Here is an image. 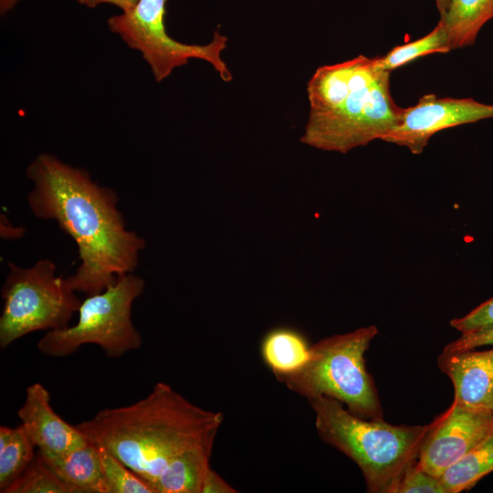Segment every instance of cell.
I'll list each match as a JSON object with an SVG mask.
<instances>
[{"mask_svg": "<svg viewBox=\"0 0 493 493\" xmlns=\"http://www.w3.org/2000/svg\"><path fill=\"white\" fill-rule=\"evenodd\" d=\"M214 444L188 449L168 463L152 484L155 493H201Z\"/></svg>", "mask_w": 493, "mask_h": 493, "instance_id": "obj_14", "label": "cell"}, {"mask_svg": "<svg viewBox=\"0 0 493 493\" xmlns=\"http://www.w3.org/2000/svg\"><path fill=\"white\" fill-rule=\"evenodd\" d=\"M36 445L22 425L0 426V492L11 486L33 461Z\"/></svg>", "mask_w": 493, "mask_h": 493, "instance_id": "obj_18", "label": "cell"}, {"mask_svg": "<svg viewBox=\"0 0 493 493\" xmlns=\"http://www.w3.org/2000/svg\"><path fill=\"white\" fill-rule=\"evenodd\" d=\"M98 446L103 476L110 493H155L147 481L106 448Z\"/></svg>", "mask_w": 493, "mask_h": 493, "instance_id": "obj_21", "label": "cell"}, {"mask_svg": "<svg viewBox=\"0 0 493 493\" xmlns=\"http://www.w3.org/2000/svg\"><path fill=\"white\" fill-rule=\"evenodd\" d=\"M437 10L439 12L440 19L443 18L446 15L448 0H435Z\"/></svg>", "mask_w": 493, "mask_h": 493, "instance_id": "obj_28", "label": "cell"}, {"mask_svg": "<svg viewBox=\"0 0 493 493\" xmlns=\"http://www.w3.org/2000/svg\"><path fill=\"white\" fill-rule=\"evenodd\" d=\"M17 416L40 450L65 452L87 445L89 440L53 410L50 393L41 383L29 385Z\"/></svg>", "mask_w": 493, "mask_h": 493, "instance_id": "obj_11", "label": "cell"}, {"mask_svg": "<svg viewBox=\"0 0 493 493\" xmlns=\"http://www.w3.org/2000/svg\"><path fill=\"white\" fill-rule=\"evenodd\" d=\"M223 420V413L204 409L159 382L138 402L102 409L76 427L152 487L176 456L214 444Z\"/></svg>", "mask_w": 493, "mask_h": 493, "instance_id": "obj_2", "label": "cell"}, {"mask_svg": "<svg viewBox=\"0 0 493 493\" xmlns=\"http://www.w3.org/2000/svg\"><path fill=\"white\" fill-rule=\"evenodd\" d=\"M451 50L444 24L437 25L427 35L413 42L393 47L387 54L375 57L380 69L392 71L414 59L434 53H447Z\"/></svg>", "mask_w": 493, "mask_h": 493, "instance_id": "obj_19", "label": "cell"}, {"mask_svg": "<svg viewBox=\"0 0 493 493\" xmlns=\"http://www.w3.org/2000/svg\"><path fill=\"white\" fill-rule=\"evenodd\" d=\"M166 1L139 0L131 11L110 16L108 26L127 46L142 53L158 82L190 58L205 60L224 81H230L232 74L221 58L227 37L215 31L206 45L184 44L172 38L164 24Z\"/></svg>", "mask_w": 493, "mask_h": 493, "instance_id": "obj_8", "label": "cell"}, {"mask_svg": "<svg viewBox=\"0 0 493 493\" xmlns=\"http://www.w3.org/2000/svg\"><path fill=\"white\" fill-rule=\"evenodd\" d=\"M378 333L371 325L321 339L310 346L309 357L299 371L277 379L307 399L328 396L354 415L382 419L379 394L365 363V353Z\"/></svg>", "mask_w": 493, "mask_h": 493, "instance_id": "obj_5", "label": "cell"}, {"mask_svg": "<svg viewBox=\"0 0 493 493\" xmlns=\"http://www.w3.org/2000/svg\"><path fill=\"white\" fill-rule=\"evenodd\" d=\"M437 366L453 383L455 400L493 412V348L443 351Z\"/></svg>", "mask_w": 493, "mask_h": 493, "instance_id": "obj_12", "label": "cell"}, {"mask_svg": "<svg viewBox=\"0 0 493 493\" xmlns=\"http://www.w3.org/2000/svg\"><path fill=\"white\" fill-rule=\"evenodd\" d=\"M19 0H0V12L5 15L12 10Z\"/></svg>", "mask_w": 493, "mask_h": 493, "instance_id": "obj_27", "label": "cell"}, {"mask_svg": "<svg viewBox=\"0 0 493 493\" xmlns=\"http://www.w3.org/2000/svg\"><path fill=\"white\" fill-rule=\"evenodd\" d=\"M4 493H80L61 479L38 451L25 472Z\"/></svg>", "mask_w": 493, "mask_h": 493, "instance_id": "obj_20", "label": "cell"}, {"mask_svg": "<svg viewBox=\"0 0 493 493\" xmlns=\"http://www.w3.org/2000/svg\"><path fill=\"white\" fill-rule=\"evenodd\" d=\"M487 345H493V326L461 333L459 338L449 342L443 351H466Z\"/></svg>", "mask_w": 493, "mask_h": 493, "instance_id": "obj_24", "label": "cell"}, {"mask_svg": "<svg viewBox=\"0 0 493 493\" xmlns=\"http://www.w3.org/2000/svg\"><path fill=\"white\" fill-rule=\"evenodd\" d=\"M237 490L227 483L218 473L209 469L202 486L201 493H236Z\"/></svg>", "mask_w": 493, "mask_h": 493, "instance_id": "obj_25", "label": "cell"}, {"mask_svg": "<svg viewBox=\"0 0 493 493\" xmlns=\"http://www.w3.org/2000/svg\"><path fill=\"white\" fill-rule=\"evenodd\" d=\"M390 73L377 67L375 58H352L349 70L327 89L318 109L309 112L300 142L345 153L383 140L404 112L392 97Z\"/></svg>", "mask_w": 493, "mask_h": 493, "instance_id": "obj_3", "label": "cell"}, {"mask_svg": "<svg viewBox=\"0 0 493 493\" xmlns=\"http://www.w3.org/2000/svg\"><path fill=\"white\" fill-rule=\"evenodd\" d=\"M79 5L87 7H96L101 4H110L119 7L122 12L131 11L139 0H76Z\"/></svg>", "mask_w": 493, "mask_h": 493, "instance_id": "obj_26", "label": "cell"}, {"mask_svg": "<svg viewBox=\"0 0 493 493\" xmlns=\"http://www.w3.org/2000/svg\"><path fill=\"white\" fill-rule=\"evenodd\" d=\"M144 287V280L133 272L120 276L102 292L81 302L75 325L47 330L37 342L38 351L66 357L84 344H96L108 358L116 359L139 349L142 339L132 323L131 306Z\"/></svg>", "mask_w": 493, "mask_h": 493, "instance_id": "obj_6", "label": "cell"}, {"mask_svg": "<svg viewBox=\"0 0 493 493\" xmlns=\"http://www.w3.org/2000/svg\"><path fill=\"white\" fill-rule=\"evenodd\" d=\"M321 440L351 458L361 469L367 491L395 493L409 466L417 460L429 424L394 425L364 419L328 396L308 399Z\"/></svg>", "mask_w": 493, "mask_h": 493, "instance_id": "obj_4", "label": "cell"}, {"mask_svg": "<svg viewBox=\"0 0 493 493\" xmlns=\"http://www.w3.org/2000/svg\"><path fill=\"white\" fill-rule=\"evenodd\" d=\"M45 462L65 482L80 493H110L104 478L99 446L89 442L80 447L51 452L37 449Z\"/></svg>", "mask_w": 493, "mask_h": 493, "instance_id": "obj_13", "label": "cell"}, {"mask_svg": "<svg viewBox=\"0 0 493 493\" xmlns=\"http://www.w3.org/2000/svg\"><path fill=\"white\" fill-rule=\"evenodd\" d=\"M493 118V105L472 98H439L426 94L404 108L401 122L383 141L420 154L436 132L462 124Z\"/></svg>", "mask_w": 493, "mask_h": 493, "instance_id": "obj_10", "label": "cell"}, {"mask_svg": "<svg viewBox=\"0 0 493 493\" xmlns=\"http://www.w3.org/2000/svg\"><path fill=\"white\" fill-rule=\"evenodd\" d=\"M395 493H446L440 478L423 469L417 460L403 474Z\"/></svg>", "mask_w": 493, "mask_h": 493, "instance_id": "obj_22", "label": "cell"}, {"mask_svg": "<svg viewBox=\"0 0 493 493\" xmlns=\"http://www.w3.org/2000/svg\"><path fill=\"white\" fill-rule=\"evenodd\" d=\"M491 472H493V431L449 467L439 478L446 493H459L470 489Z\"/></svg>", "mask_w": 493, "mask_h": 493, "instance_id": "obj_17", "label": "cell"}, {"mask_svg": "<svg viewBox=\"0 0 493 493\" xmlns=\"http://www.w3.org/2000/svg\"><path fill=\"white\" fill-rule=\"evenodd\" d=\"M8 268L2 287V349L37 330L68 327L81 301L67 278L56 275L53 261L42 259L30 267H21L9 262Z\"/></svg>", "mask_w": 493, "mask_h": 493, "instance_id": "obj_7", "label": "cell"}, {"mask_svg": "<svg viewBox=\"0 0 493 493\" xmlns=\"http://www.w3.org/2000/svg\"><path fill=\"white\" fill-rule=\"evenodd\" d=\"M26 176L34 184L27 196L32 213L56 221L78 246L81 262L67 277L73 290L94 295L134 271L145 242L126 228L114 190L48 153L33 160Z\"/></svg>", "mask_w": 493, "mask_h": 493, "instance_id": "obj_1", "label": "cell"}, {"mask_svg": "<svg viewBox=\"0 0 493 493\" xmlns=\"http://www.w3.org/2000/svg\"><path fill=\"white\" fill-rule=\"evenodd\" d=\"M493 18V0H448L445 26L451 49L472 46L481 28Z\"/></svg>", "mask_w": 493, "mask_h": 493, "instance_id": "obj_16", "label": "cell"}, {"mask_svg": "<svg viewBox=\"0 0 493 493\" xmlns=\"http://www.w3.org/2000/svg\"><path fill=\"white\" fill-rule=\"evenodd\" d=\"M493 431V412L453 400L429 423L417 457L419 466L440 477Z\"/></svg>", "mask_w": 493, "mask_h": 493, "instance_id": "obj_9", "label": "cell"}, {"mask_svg": "<svg viewBox=\"0 0 493 493\" xmlns=\"http://www.w3.org/2000/svg\"><path fill=\"white\" fill-rule=\"evenodd\" d=\"M309 349L305 337L288 327L269 330L260 346L263 361L276 378L299 371L307 362Z\"/></svg>", "mask_w": 493, "mask_h": 493, "instance_id": "obj_15", "label": "cell"}, {"mask_svg": "<svg viewBox=\"0 0 493 493\" xmlns=\"http://www.w3.org/2000/svg\"><path fill=\"white\" fill-rule=\"evenodd\" d=\"M451 327L461 333L493 326V298L461 318L453 319Z\"/></svg>", "mask_w": 493, "mask_h": 493, "instance_id": "obj_23", "label": "cell"}]
</instances>
